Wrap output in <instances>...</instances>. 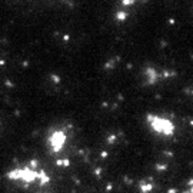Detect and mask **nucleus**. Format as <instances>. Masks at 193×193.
Returning <instances> with one entry per match:
<instances>
[{"mask_svg":"<svg viewBox=\"0 0 193 193\" xmlns=\"http://www.w3.org/2000/svg\"><path fill=\"white\" fill-rule=\"evenodd\" d=\"M150 122V126H152L156 132H159L162 135H172L173 133V125L166 119H162V117H154V116H149L147 117Z\"/></svg>","mask_w":193,"mask_h":193,"instance_id":"f257e3e1","label":"nucleus"}]
</instances>
